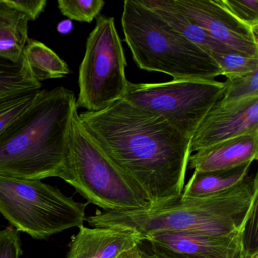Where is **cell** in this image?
I'll return each instance as SVG.
<instances>
[{
    "instance_id": "1",
    "label": "cell",
    "mask_w": 258,
    "mask_h": 258,
    "mask_svg": "<svg viewBox=\"0 0 258 258\" xmlns=\"http://www.w3.org/2000/svg\"><path fill=\"white\" fill-rule=\"evenodd\" d=\"M81 123L109 159L143 193L149 208L182 196L191 139L167 120L124 99L80 113Z\"/></svg>"
},
{
    "instance_id": "2",
    "label": "cell",
    "mask_w": 258,
    "mask_h": 258,
    "mask_svg": "<svg viewBox=\"0 0 258 258\" xmlns=\"http://www.w3.org/2000/svg\"><path fill=\"white\" fill-rule=\"evenodd\" d=\"M76 96L64 87L41 90L32 106L0 136V176L42 180L70 178Z\"/></svg>"
},
{
    "instance_id": "3",
    "label": "cell",
    "mask_w": 258,
    "mask_h": 258,
    "mask_svg": "<svg viewBox=\"0 0 258 258\" xmlns=\"http://www.w3.org/2000/svg\"><path fill=\"white\" fill-rule=\"evenodd\" d=\"M257 200V178L247 176L239 185L217 194L181 196L165 205L144 209L96 211L86 220L93 227L132 229L144 237L162 232L235 235L244 232Z\"/></svg>"
},
{
    "instance_id": "4",
    "label": "cell",
    "mask_w": 258,
    "mask_h": 258,
    "mask_svg": "<svg viewBox=\"0 0 258 258\" xmlns=\"http://www.w3.org/2000/svg\"><path fill=\"white\" fill-rule=\"evenodd\" d=\"M121 25L133 59L142 70L166 74L173 80L212 81L222 75L211 55L140 0L124 1Z\"/></svg>"
},
{
    "instance_id": "5",
    "label": "cell",
    "mask_w": 258,
    "mask_h": 258,
    "mask_svg": "<svg viewBox=\"0 0 258 258\" xmlns=\"http://www.w3.org/2000/svg\"><path fill=\"white\" fill-rule=\"evenodd\" d=\"M87 204L42 180L0 176V214L12 227L34 239L84 226Z\"/></svg>"
},
{
    "instance_id": "6",
    "label": "cell",
    "mask_w": 258,
    "mask_h": 258,
    "mask_svg": "<svg viewBox=\"0 0 258 258\" xmlns=\"http://www.w3.org/2000/svg\"><path fill=\"white\" fill-rule=\"evenodd\" d=\"M67 183L89 203L105 211L149 208L143 193L109 159L83 126L78 111L72 119L70 178Z\"/></svg>"
},
{
    "instance_id": "7",
    "label": "cell",
    "mask_w": 258,
    "mask_h": 258,
    "mask_svg": "<svg viewBox=\"0 0 258 258\" xmlns=\"http://www.w3.org/2000/svg\"><path fill=\"white\" fill-rule=\"evenodd\" d=\"M96 19L79 66L76 97L78 109L90 112L102 111L124 99L129 84L127 63L115 20L102 15Z\"/></svg>"
},
{
    "instance_id": "8",
    "label": "cell",
    "mask_w": 258,
    "mask_h": 258,
    "mask_svg": "<svg viewBox=\"0 0 258 258\" xmlns=\"http://www.w3.org/2000/svg\"><path fill=\"white\" fill-rule=\"evenodd\" d=\"M224 82L216 80H173L156 84L129 82L124 100L164 117L191 139L214 104L222 99Z\"/></svg>"
},
{
    "instance_id": "9",
    "label": "cell",
    "mask_w": 258,
    "mask_h": 258,
    "mask_svg": "<svg viewBox=\"0 0 258 258\" xmlns=\"http://www.w3.org/2000/svg\"><path fill=\"white\" fill-rule=\"evenodd\" d=\"M170 4L229 49L258 58V34L234 17L220 0H170Z\"/></svg>"
},
{
    "instance_id": "10",
    "label": "cell",
    "mask_w": 258,
    "mask_h": 258,
    "mask_svg": "<svg viewBox=\"0 0 258 258\" xmlns=\"http://www.w3.org/2000/svg\"><path fill=\"white\" fill-rule=\"evenodd\" d=\"M258 134V97L240 102L218 101L198 126L190 142L191 153L220 142Z\"/></svg>"
},
{
    "instance_id": "11",
    "label": "cell",
    "mask_w": 258,
    "mask_h": 258,
    "mask_svg": "<svg viewBox=\"0 0 258 258\" xmlns=\"http://www.w3.org/2000/svg\"><path fill=\"white\" fill-rule=\"evenodd\" d=\"M244 232L219 235L202 232H162L149 234V247L180 258H227L244 247Z\"/></svg>"
},
{
    "instance_id": "12",
    "label": "cell",
    "mask_w": 258,
    "mask_h": 258,
    "mask_svg": "<svg viewBox=\"0 0 258 258\" xmlns=\"http://www.w3.org/2000/svg\"><path fill=\"white\" fill-rule=\"evenodd\" d=\"M145 240L132 229L82 226L72 239L66 258H116Z\"/></svg>"
},
{
    "instance_id": "13",
    "label": "cell",
    "mask_w": 258,
    "mask_h": 258,
    "mask_svg": "<svg viewBox=\"0 0 258 258\" xmlns=\"http://www.w3.org/2000/svg\"><path fill=\"white\" fill-rule=\"evenodd\" d=\"M258 134H247L220 142L190 155L188 167L194 171L226 170L257 159Z\"/></svg>"
},
{
    "instance_id": "14",
    "label": "cell",
    "mask_w": 258,
    "mask_h": 258,
    "mask_svg": "<svg viewBox=\"0 0 258 258\" xmlns=\"http://www.w3.org/2000/svg\"><path fill=\"white\" fill-rule=\"evenodd\" d=\"M140 2L159 15L172 28L203 49L211 58L216 55L237 52L211 38L200 27L176 10L170 4V0H140Z\"/></svg>"
},
{
    "instance_id": "15",
    "label": "cell",
    "mask_w": 258,
    "mask_h": 258,
    "mask_svg": "<svg viewBox=\"0 0 258 258\" xmlns=\"http://www.w3.org/2000/svg\"><path fill=\"white\" fill-rule=\"evenodd\" d=\"M28 20L9 0H0V58L17 63L28 40Z\"/></svg>"
},
{
    "instance_id": "16",
    "label": "cell",
    "mask_w": 258,
    "mask_h": 258,
    "mask_svg": "<svg viewBox=\"0 0 258 258\" xmlns=\"http://www.w3.org/2000/svg\"><path fill=\"white\" fill-rule=\"evenodd\" d=\"M252 163L226 170L194 171L182 196L186 198L202 197L217 194L239 185L248 176Z\"/></svg>"
},
{
    "instance_id": "17",
    "label": "cell",
    "mask_w": 258,
    "mask_h": 258,
    "mask_svg": "<svg viewBox=\"0 0 258 258\" xmlns=\"http://www.w3.org/2000/svg\"><path fill=\"white\" fill-rule=\"evenodd\" d=\"M23 55L34 78L40 84L47 80L64 78L71 73L67 63L42 42L28 40Z\"/></svg>"
},
{
    "instance_id": "18",
    "label": "cell",
    "mask_w": 258,
    "mask_h": 258,
    "mask_svg": "<svg viewBox=\"0 0 258 258\" xmlns=\"http://www.w3.org/2000/svg\"><path fill=\"white\" fill-rule=\"evenodd\" d=\"M41 87L24 55L17 63L0 58V98L25 90H41Z\"/></svg>"
},
{
    "instance_id": "19",
    "label": "cell",
    "mask_w": 258,
    "mask_h": 258,
    "mask_svg": "<svg viewBox=\"0 0 258 258\" xmlns=\"http://www.w3.org/2000/svg\"><path fill=\"white\" fill-rule=\"evenodd\" d=\"M40 92L41 90H25L0 98V136L32 106Z\"/></svg>"
},
{
    "instance_id": "20",
    "label": "cell",
    "mask_w": 258,
    "mask_h": 258,
    "mask_svg": "<svg viewBox=\"0 0 258 258\" xmlns=\"http://www.w3.org/2000/svg\"><path fill=\"white\" fill-rule=\"evenodd\" d=\"M224 84V93L220 99L223 103H232L249 98L258 97V71L227 78Z\"/></svg>"
},
{
    "instance_id": "21",
    "label": "cell",
    "mask_w": 258,
    "mask_h": 258,
    "mask_svg": "<svg viewBox=\"0 0 258 258\" xmlns=\"http://www.w3.org/2000/svg\"><path fill=\"white\" fill-rule=\"evenodd\" d=\"M103 0H59L58 7L70 21L91 23L105 6Z\"/></svg>"
},
{
    "instance_id": "22",
    "label": "cell",
    "mask_w": 258,
    "mask_h": 258,
    "mask_svg": "<svg viewBox=\"0 0 258 258\" xmlns=\"http://www.w3.org/2000/svg\"><path fill=\"white\" fill-rule=\"evenodd\" d=\"M212 58L220 67L222 75L226 78L258 71V58L256 57L246 56L233 52L216 55Z\"/></svg>"
},
{
    "instance_id": "23",
    "label": "cell",
    "mask_w": 258,
    "mask_h": 258,
    "mask_svg": "<svg viewBox=\"0 0 258 258\" xmlns=\"http://www.w3.org/2000/svg\"><path fill=\"white\" fill-rule=\"evenodd\" d=\"M220 2L234 17L258 34V0H220Z\"/></svg>"
},
{
    "instance_id": "24",
    "label": "cell",
    "mask_w": 258,
    "mask_h": 258,
    "mask_svg": "<svg viewBox=\"0 0 258 258\" xmlns=\"http://www.w3.org/2000/svg\"><path fill=\"white\" fill-rule=\"evenodd\" d=\"M22 251L19 231L11 226L0 230V258H20Z\"/></svg>"
},
{
    "instance_id": "25",
    "label": "cell",
    "mask_w": 258,
    "mask_h": 258,
    "mask_svg": "<svg viewBox=\"0 0 258 258\" xmlns=\"http://www.w3.org/2000/svg\"><path fill=\"white\" fill-rule=\"evenodd\" d=\"M9 3L24 13L29 22L37 20L47 6L46 0H9Z\"/></svg>"
},
{
    "instance_id": "26",
    "label": "cell",
    "mask_w": 258,
    "mask_h": 258,
    "mask_svg": "<svg viewBox=\"0 0 258 258\" xmlns=\"http://www.w3.org/2000/svg\"><path fill=\"white\" fill-rule=\"evenodd\" d=\"M143 244V242L125 250L116 258H155L152 252L142 247Z\"/></svg>"
},
{
    "instance_id": "27",
    "label": "cell",
    "mask_w": 258,
    "mask_h": 258,
    "mask_svg": "<svg viewBox=\"0 0 258 258\" xmlns=\"http://www.w3.org/2000/svg\"><path fill=\"white\" fill-rule=\"evenodd\" d=\"M149 250L155 258H180L179 256H175V255L161 251L158 249L153 248V247H149ZM243 254H244V247H241L236 253L227 258H243Z\"/></svg>"
},
{
    "instance_id": "28",
    "label": "cell",
    "mask_w": 258,
    "mask_h": 258,
    "mask_svg": "<svg viewBox=\"0 0 258 258\" xmlns=\"http://www.w3.org/2000/svg\"><path fill=\"white\" fill-rule=\"evenodd\" d=\"M72 28H73V25L70 20L62 21L58 24V27H57L58 32L63 34H69L72 31Z\"/></svg>"
},
{
    "instance_id": "29",
    "label": "cell",
    "mask_w": 258,
    "mask_h": 258,
    "mask_svg": "<svg viewBox=\"0 0 258 258\" xmlns=\"http://www.w3.org/2000/svg\"><path fill=\"white\" fill-rule=\"evenodd\" d=\"M243 258H258V250H244Z\"/></svg>"
}]
</instances>
